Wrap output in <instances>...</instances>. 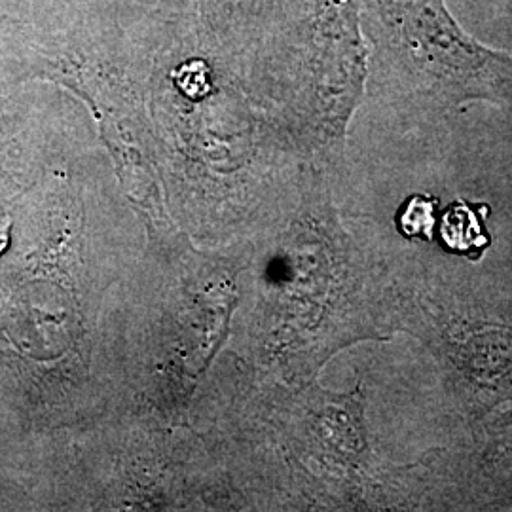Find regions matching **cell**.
Returning a JSON list of instances; mask_svg holds the SVG:
<instances>
[{
    "mask_svg": "<svg viewBox=\"0 0 512 512\" xmlns=\"http://www.w3.org/2000/svg\"><path fill=\"white\" fill-rule=\"evenodd\" d=\"M503 2H505V6H507V8H509V12H511V16H512V0H503Z\"/></svg>",
    "mask_w": 512,
    "mask_h": 512,
    "instance_id": "cell-2",
    "label": "cell"
},
{
    "mask_svg": "<svg viewBox=\"0 0 512 512\" xmlns=\"http://www.w3.org/2000/svg\"><path fill=\"white\" fill-rule=\"evenodd\" d=\"M382 67L403 97L444 112L473 101L512 110V55L469 35L446 0H366Z\"/></svg>",
    "mask_w": 512,
    "mask_h": 512,
    "instance_id": "cell-1",
    "label": "cell"
}]
</instances>
